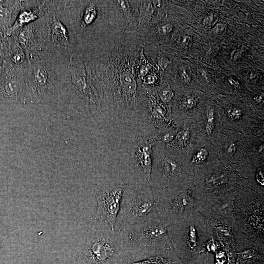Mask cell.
<instances>
[{
  "instance_id": "obj_1",
  "label": "cell",
  "mask_w": 264,
  "mask_h": 264,
  "mask_svg": "<svg viewBox=\"0 0 264 264\" xmlns=\"http://www.w3.org/2000/svg\"><path fill=\"white\" fill-rule=\"evenodd\" d=\"M31 72L28 87L31 103L53 100L70 84L69 58L42 50L28 57Z\"/></svg>"
},
{
  "instance_id": "obj_2",
  "label": "cell",
  "mask_w": 264,
  "mask_h": 264,
  "mask_svg": "<svg viewBox=\"0 0 264 264\" xmlns=\"http://www.w3.org/2000/svg\"><path fill=\"white\" fill-rule=\"evenodd\" d=\"M263 195L240 193L234 199L233 216L235 249L252 248L264 252Z\"/></svg>"
},
{
  "instance_id": "obj_3",
  "label": "cell",
  "mask_w": 264,
  "mask_h": 264,
  "mask_svg": "<svg viewBox=\"0 0 264 264\" xmlns=\"http://www.w3.org/2000/svg\"><path fill=\"white\" fill-rule=\"evenodd\" d=\"M116 231L125 252L148 254L173 249L167 227L156 211L144 221Z\"/></svg>"
},
{
  "instance_id": "obj_4",
  "label": "cell",
  "mask_w": 264,
  "mask_h": 264,
  "mask_svg": "<svg viewBox=\"0 0 264 264\" xmlns=\"http://www.w3.org/2000/svg\"><path fill=\"white\" fill-rule=\"evenodd\" d=\"M94 221L80 252L82 264H115L125 252L119 232Z\"/></svg>"
},
{
  "instance_id": "obj_5",
  "label": "cell",
  "mask_w": 264,
  "mask_h": 264,
  "mask_svg": "<svg viewBox=\"0 0 264 264\" xmlns=\"http://www.w3.org/2000/svg\"><path fill=\"white\" fill-rule=\"evenodd\" d=\"M167 229L173 247L186 256L200 253L211 237L206 219L198 210Z\"/></svg>"
},
{
  "instance_id": "obj_6",
  "label": "cell",
  "mask_w": 264,
  "mask_h": 264,
  "mask_svg": "<svg viewBox=\"0 0 264 264\" xmlns=\"http://www.w3.org/2000/svg\"><path fill=\"white\" fill-rule=\"evenodd\" d=\"M156 211L151 184L126 185L115 230L140 223Z\"/></svg>"
},
{
  "instance_id": "obj_7",
  "label": "cell",
  "mask_w": 264,
  "mask_h": 264,
  "mask_svg": "<svg viewBox=\"0 0 264 264\" xmlns=\"http://www.w3.org/2000/svg\"><path fill=\"white\" fill-rule=\"evenodd\" d=\"M153 192L157 213L166 227L179 222L198 210L197 200L190 191L153 187Z\"/></svg>"
},
{
  "instance_id": "obj_8",
  "label": "cell",
  "mask_w": 264,
  "mask_h": 264,
  "mask_svg": "<svg viewBox=\"0 0 264 264\" xmlns=\"http://www.w3.org/2000/svg\"><path fill=\"white\" fill-rule=\"evenodd\" d=\"M55 0H45L42 14L45 34V50L70 58L74 46L66 26L57 17Z\"/></svg>"
},
{
  "instance_id": "obj_9",
  "label": "cell",
  "mask_w": 264,
  "mask_h": 264,
  "mask_svg": "<svg viewBox=\"0 0 264 264\" xmlns=\"http://www.w3.org/2000/svg\"><path fill=\"white\" fill-rule=\"evenodd\" d=\"M125 185L116 180H104L97 185L95 188L97 209L93 220L107 224L115 230Z\"/></svg>"
},
{
  "instance_id": "obj_10",
  "label": "cell",
  "mask_w": 264,
  "mask_h": 264,
  "mask_svg": "<svg viewBox=\"0 0 264 264\" xmlns=\"http://www.w3.org/2000/svg\"><path fill=\"white\" fill-rule=\"evenodd\" d=\"M153 139L143 137L134 146L131 166L124 173L121 182L127 184H151Z\"/></svg>"
},
{
  "instance_id": "obj_11",
  "label": "cell",
  "mask_w": 264,
  "mask_h": 264,
  "mask_svg": "<svg viewBox=\"0 0 264 264\" xmlns=\"http://www.w3.org/2000/svg\"><path fill=\"white\" fill-rule=\"evenodd\" d=\"M11 35L16 38L28 59L30 56L44 50L43 22L41 17Z\"/></svg>"
},
{
  "instance_id": "obj_12",
  "label": "cell",
  "mask_w": 264,
  "mask_h": 264,
  "mask_svg": "<svg viewBox=\"0 0 264 264\" xmlns=\"http://www.w3.org/2000/svg\"><path fill=\"white\" fill-rule=\"evenodd\" d=\"M68 67L70 85L87 100L90 107H96L94 98L88 84L85 65L79 52H75L70 56Z\"/></svg>"
},
{
  "instance_id": "obj_13",
  "label": "cell",
  "mask_w": 264,
  "mask_h": 264,
  "mask_svg": "<svg viewBox=\"0 0 264 264\" xmlns=\"http://www.w3.org/2000/svg\"><path fill=\"white\" fill-rule=\"evenodd\" d=\"M237 195L217 198L206 201L197 200V209L205 217L233 221L234 199Z\"/></svg>"
},
{
  "instance_id": "obj_14",
  "label": "cell",
  "mask_w": 264,
  "mask_h": 264,
  "mask_svg": "<svg viewBox=\"0 0 264 264\" xmlns=\"http://www.w3.org/2000/svg\"><path fill=\"white\" fill-rule=\"evenodd\" d=\"M45 0H22L20 11L13 25L5 34L11 35L14 32L38 20L42 14Z\"/></svg>"
},
{
  "instance_id": "obj_15",
  "label": "cell",
  "mask_w": 264,
  "mask_h": 264,
  "mask_svg": "<svg viewBox=\"0 0 264 264\" xmlns=\"http://www.w3.org/2000/svg\"><path fill=\"white\" fill-rule=\"evenodd\" d=\"M205 218L211 237L235 248V235L233 226V221Z\"/></svg>"
},
{
  "instance_id": "obj_16",
  "label": "cell",
  "mask_w": 264,
  "mask_h": 264,
  "mask_svg": "<svg viewBox=\"0 0 264 264\" xmlns=\"http://www.w3.org/2000/svg\"><path fill=\"white\" fill-rule=\"evenodd\" d=\"M21 6L22 0L0 1V28L5 33L14 24Z\"/></svg>"
},
{
  "instance_id": "obj_17",
  "label": "cell",
  "mask_w": 264,
  "mask_h": 264,
  "mask_svg": "<svg viewBox=\"0 0 264 264\" xmlns=\"http://www.w3.org/2000/svg\"><path fill=\"white\" fill-rule=\"evenodd\" d=\"M263 259L264 252L252 248H245L236 252V264H251Z\"/></svg>"
},
{
  "instance_id": "obj_18",
  "label": "cell",
  "mask_w": 264,
  "mask_h": 264,
  "mask_svg": "<svg viewBox=\"0 0 264 264\" xmlns=\"http://www.w3.org/2000/svg\"><path fill=\"white\" fill-rule=\"evenodd\" d=\"M132 264H177V262L161 256H154L140 261L133 262Z\"/></svg>"
},
{
  "instance_id": "obj_19",
  "label": "cell",
  "mask_w": 264,
  "mask_h": 264,
  "mask_svg": "<svg viewBox=\"0 0 264 264\" xmlns=\"http://www.w3.org/2000/svg\"><path fill=\"white\" fill-rule=\"evenodd\" d=\"M207 115V121L205 129L207 134L210 135L212 133L214 129V110L211 109L209 110Z\"/></svg>"
},
{
  "instance_id": "obj_20",
  "label": "cell",
  "mask_w": 264,
  "mask_h": 264,
  "mask_svg": "<svg viewBox=\"0 0 264 264\" xmlns=\"http://www.w3.org/2000/svg\"><path fill=\"white\" fill-rule=\"evenodd\" d=\"M208 156V152L205 149H201L194 156L193 163H200L205 161Z\"/></svg>"
},
{
  "instance_id": "obj_21",
  "label": "cell",
  "mask_w": 264,
  "mask_h": 264,
  "mask_svg": "<svg viewBox=\"0 0 264 264\" xmlns=\"http://www.w3.org/2000/svg\"><path fill=\"white\" fill-rule=\"evenodd\" d=\"M160 96L163 102L165 103L168 102L173 96L172 90L169 87H165L160 91Z\"/></svg>"
},
{
  "instance_id": "obj_22",
  "label": "cell",
  "mask_w": 264,
  "mask_h": 264,
  "mask_svg": "<svg viewBox=\"0 0 264 264\" xmlns=\"http://www.w3.org/2000/svg\"><path fill=\"white\" fill-rule=\"evenodd\" d=\"M189 137V132L187 131H181L176 135V139L180 142L184 144L188 140Z\"/></svg>"
},
{
  "instance_id": "obj_23",
  "label": "cell",
  "mask_w": 264,
  "mask_h": 264,
  "mask_svg": "<svg viewBox=\"0 0 264 264\" xmlns=\"http://www.w3.org/2000/svg\"><path fill=\"white\" fill-rule=\"evenodd\" d=\"M228 113L229 117L234 120L239 119L242 114L241 110L236 108L230 109Z\"/></svg>"
},
{
  "instance_id": "obj_24",
  "label": "cell",
  "mask_w": 264,
  "mask_h": 264,
  "mask_svg": "<svg viewBox=\"0 0 264 264\" xmlns=\"http://www.w3.org/2000/svg\"><path fill=\"white\" fill-rule=\"evenodd\" d=\"M174 138V134L169 132L163 133L161 136V140L164 143H168L171 141Z\"/></svg>"
},
{
  "instance_id": "obj_25",
  "label": "cell",
  "mask_w": 264,
  "mask_h": 264,
  "mask_svg": "<svg viewBox=\"0 0 264 264\" xmlns=\"http://www.w3.org/2000/svg\"><path fill=\"white\" fill-rule=\"evenodd\" d=\"M264 169H260L258 170L256 174V179L257 181L261 185L264 186Z\"/></svg>"
},
{
  "instance_id": "obj_26",
  "label": "cell",
  "mask_w": 264,
  "mask_h": 264,
  "mask_svg": "<svg viewBox=\"0 0 264 264\" xmlns=\"http://www.w3.org/2000/svg\"><path fill=\"white\" fill-rule=\"evenodd\" d=\"M196 100L193 98H188L186 102V106L188 108H192L196 105Z\"/></svg>"
},
{
  "instance_id": "obj_27",
  "label": "cell",
  "mask_w": 264,
  "mask_h": 264,
  "mask_svg": "<svg viewBox=\"0 0 264 264\" xmlns=\"http://www.w3.org/2000/svg\"><path fill=\"white\" fill-rule=\"evenodd\" d=\"M172 29V26L170 24H166L161 27V31L164 34L169 33Z\"/></svg>"
},
{
  "instance_id": "obj_28",
  "label": "cell",
  "mask_w": 264,
  "mask_h": 264,
  "mask_svg": "<svg viewBox=\"0 0 264 264\" xmlns=\"http://www.w3.org/2000/svg\"><path fill=\"white\" fill-rule=\"evenodd\" d=\"M236 146L234 143H232L230 144V145L228 147V148L227 149V151L229 153H234L236 151Z\"/></svg>"
},
{
  "instance_id": "obj_29",
  "label": "cell",
  "mask_w": 264,
  "mask_h": 264,
  "mask_svg": "<svg viewBox=\"0 0 264 264\" xmlns=\"http://www.w3.org/2000/svg\"><path fill=\"white\" fill-rule=\"evenodd\" d=\"M229 81L232 85L234 86L235 87H238L239 86V84H238L237 82H236L233 79H230Z\"/></svg>"
},
{
  "instance_id": "obj_30",
  "label": "cell",
  "mask_w": 264,
  "mask_h": 264,
  "mask_svg": "<svg viewBox=\"0 0 264 264\" xmlns=\"http://www.w3.org/2000/svg\"><path fill=\"white\" fill-rule=\"evenodd\" d=\"M262 100H263V98H262V96L258 97L257 98H256V101H257L258 102H262Z\"/></svg>"
},
{
  "instance_id": "obj_31",
  "label": "cell",
  "mask_w": 264,
  "mask_h": 264,
  "mask_svg": "<svg viewBox=\"0 0 264 264\" xmlns=\"http://www.w3.org/2000/svg\"><path fill=\"white\" fill-rule=\"evenodd\" d=\"M0 244H1V243H0Z\"/></svg>"
}]
</instances>
